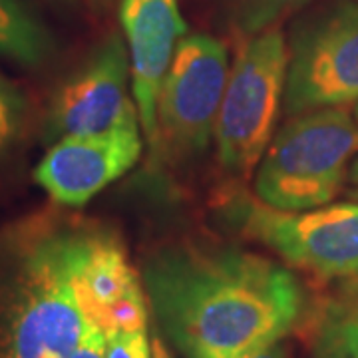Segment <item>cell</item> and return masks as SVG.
<instances>
[{
  "mask_svg": "<svg viewBox=\"0 0 358 358\" xmlns=\"http://www.w3.org/2000/svg\"><path fill=\"white\" fill-rule=\"evenodd\" d=\"M150 307L183 358H249L301 324L307 294L289 268L235 245L176 243L143 263Z\"/></svg>",
  "mask_w": 358,
  "mask_h": 358,
  "instance_id": "obj_1",
  "label": "cell"
},
{
  "mask_svg": "<svg viewBox=\"0 0 358 358\" xmlns=\"http://www.w3.org/2000/svg\"><path fill=\"white\" fill-rule=\"evenodd\" d=\"M108 227L42 209L0 229V358H68L90 322L76 275Z\"/></svg>",
  "mask_w": 358,
  "mask_h": 358,
  "instance_id": "obj_2",
  "label": "cell"
},
{
  "mask_svg": "<svg viewBox=\"0 0 358 358\" xmlns=\"http://www.w3.org/2000/svg\"><path fill=\"white\" fill-rule=\"evenodd\" d=\"M357 152L358 124L346 106L289 117L257 166L255 195L281 211L329 205Z\"/></svg>",
  "mask_w": 358,
  "mask_h": 358,
  "instance_id": "obj_3",
  "label": "cell"
},
{
  "mask_svg": "<svg viewBox=\"0 0 358 358\" xmlns=\"http://www.w3.org/2000/svg\"><path fill=\"white\" fill-rule=\"evenodd\" d=\"M287 68L289 48L281 26L243 38L235 54L213 138L219 164L237 178L255 171L275 136Z\"/></svg>",
  "mask_w": 358,
  "mask_h": 358,
  "instance_id": "obj_4",
  "label": "cell"
},
{
  "mask_svg": "<svg viewBox=\"0 0 358 358\" xmlns=\"http://www.w3.org/2000/svg\"><path fill=\"white\" fill-rule=\"evenodd\" d=\"M223 213L285 263L320 279L358 285V201L281 211L243 193L229 197Z\"/></svg>",
  "mask_w": 358,
  "mask_h": 358,
  "instance_id": "obj_5",
  "label": "cell"
},
{
  "mask_svg": "<svg viewBox=\"0 0 358 358\" xmlns=\"http://www.w3.org/2000/svg\"><path fill=\"white\" fill-rule=\"evenodd\" d=\"M287 117L358 103V0H336L289 30Z\"/></svg>",
  "mask_w": 358,
  "mask_h": 358,
  "instance_id": "obj_6",
  "label": "cell"
},
{
  "mask_svg": "<svg viewBox=\"0 0 358 358\" xmlns=\"http://www.w3.org/2000/svg\"><path fill=\"white\" fill-rule=\"evenodd\" d=\"M227 48L213 36L192 34L179 42L157 96V140L171 155L192 157L215 134L229 78Z\"/></svg>",
  "mask_w": 358,
  "mask_h": 358,
  "instance_id": "obj_7",
  "label": "cell"
},
{
  "mask_svg": "<svg viewBox=\"0 0 358 358\" xmlns=\"http://www.w3.org/2000/svg\"><path fill=\"white\" fill-rule=\"evenodd\" d=\"M141 150L140 114L131 106L112 128L54 141L34 169V181L56 205L80 209L126 176L138 164Z\"/></svg>",
  "mask_w": 358,
  "mask_h": 358,
  "instance_id": "obj_8",
  "label": "cell"
},
{
  "mask_svg": "<svg viewBox=\"0 0 358 358\" xmlns=\"http://www.w3.org/2000/svg\"><path fill=\"white\" fill-rule=\"evenodd\" d=\"M129 88L128 48L120 34H108L54 92L44 122L46 138L56 141L112 128L136 106Z\"/></svg>",
  "mask_w": 358,
  "mask_h": 358,
  "instance_id": "obj_9",
  "label": "cell"
},
{
  "mask_svg": "<svg viewBox=\"0 0 358 358\" xmlns=\"http://www.w3.org/2000/svg\"><path fill=\"white\" fill-rule=\"evenodd\" d=\"M120 24L128 42L131 96L141 131L155 145L157 96L187 24L178 0H120Z\"/></svg>",
  "mask_w": 358,
  "mask_h": 358,
  "instance_id": "obj_10",
  "label": "cell"
},
{
  "mask_svg": "<svg viewBox=\"0 0 358 358\" xmlns=\"http://www.w3.org/2000/svg\"><path fill=\"white\" fill-rule=\"evenodd\" d=\"M76 296L86 320L106 336L148 327L141 282L129 265L126 247L112 229H106L78 271Z\"/></svg>",
  "mask_w": 358,
  "mask_h": 358,
  "instance_id": "obj_11",
  "label": "cell"
},
{
  "mask_svg": "<svg viewBox=\"0 0 358 358\" xmlns=\"http://www.w3.org/2000/svg\"><path fill=\"white\" fill-rule=\"evenodd\" d=\"M54 54V38L24 0H0V56L38 68Z\"/></svg>",
  "mask_w": 358,
  "mask_h": 358,
  "instance_id": "obj_12",
  "label": "cell"
},
{
  "mask_svg": "<svg viewBox=\"0 0 358 358\" xmlns=\"http://www.w3.org/2000/svg\"><path fill=\"white\" fill-rule=\"evenodd\" d=\"M313 358H358V294L329 301L310 322Z\"/></svg>",
  "mask_w": 358,
  "mask_h": 358,
  "instance_id": "obj_13",
  "label": "cell"
},
{
  "mask_svg": "<svg viewBox=\"0 0 358 358\" xmlns=\"http://www.w3.org/2000/svg\"><path fill=\"white\" fill-rule=\"evenodd\" d=\"M313 0H225L229 26L243 38L279 26L287 16L305 8Z\"/></svg>",
  "mask_w": 358,
  "mask_h": 358,
  "instance_id": "obj_14",
  "label": "cell"
},
{
  "mask_svg": "<svg viewBox=\"0 0 358 358\" xmlns=\"http://www.w3.org/2000/svg\"><path fill=\"white\" fill-rule=\"evenodd\" d=\"M26 120V100L22 92L8 78L0 74V157L20 138Z\"/></svg>",
  "mask_w": 358,
  "mask_h": 358,
  "instance_id": "obj_15",
  "label": "cell"
},
{
  "mask_svg": "<svg viewBox=\"0 0 358 358\" xmlns=\"http://www.w3.org/2000/svg\"><path fill=\"white\" fill-rule=\"evenodd\" d=\"M106 358H154L145 331L106 336Z\"/></svg>",
  "mask_w": 358,
  "mask_h": 358,
  "instance_id": "obj_16",
  "label": "cell"
},
{
  "mask_svg": "<svg viewBox=\"0 0 358 358\" xmlns=\"http://www.w3.org/2000/svg\"><path fill=\"white\" fill-rule=\"evenodd\" d=\"M68 358H106V334L90 324L82 341Z\"/></svg>",
  "mask_w": 358,
  "mask_h": 358,
  "instance_id": "obj_17",
  "label": "cell"
},
{
  "mask_svg": "<svg viewBox=\"0 0 358 358\" xmlns=\"http://www.w3.org/2000/svg\"><path fill=\"white\" fill-rule=\"evenodd\" d=\"M249 358H287V350H285V346L281 343H273V345L253 352Z\"/></svg>",
  "mask_w": 358,
  "mask_h": 358,
  "instance_id": "obj_18",
  "label": "cell"
},
{
  "mask_svg": "<svg viewBox=\"0 0 358 358\" xmlns=\"http://www.w3.org/2000/svg\"><path fill=\"white\" fill-rule=\"evenodd\" d=\"M90 10H94L96 14H103L108 13L112 6H114L115 0H82Z\"/></svg>",
  "mask_w": 358,
  "mask_h": 358,
  "instance_id": "obj_19",
  "label": "cell"
},
{
  "mask_svg": "<svg viewBox=\"0 0 358 358\" xmlns=\"http://www.w3.org/2000/svg\"><path fill=\"white\" fill-rule=\"evenodd\" d=\"M152 355H154V358H176L159 336H155L152 341Z\"/></svg>",
  "mask_w": 358,
  "mask_h": 358,
  "instance_id": "obj_20",
  "label": "cell"
},
{
  "mask_svg": "<svg viewBox=\"0 0 358 358\" xmlns=\"http://www.w3.org/2000/svg\"><path fill=\"white\" fill-rule=\"evenodd\" d=\"M348 181L358 187V155L350 162V167H348Z\"/></svg>",
  "mask_w": 358,
  "mask_h": 358,
  "instance_id": "obj_21",
  "label": "cell"
},
{
  "mask_svg": "<svg viewBox=\"0 0 358 358\" xmlns=\"http://www.w3.org/2000/svg\"><path fill=\"white\" fill-rule=\"evenodd\" d=\"M46 2L58 4V6H64V8H74V6H78L80 0H46Z\"/></svg>",
  "mask_w": 358,
  "mask_h": 358,
  "instance_id": "obj_22",
  "label": "cell"
},
{
  "mask_svg": "<svg viewBox=\"0 0 358 358\" xmlns=\"http://www.w3.org/2000/svg\"><path fill=\"white\" fill-rule=\"evenodd\" d=\"M348 197H350L352 201H358V187H357V189H355V192L348 193Z\"/></svg>",
  "mask_w": 358,
  "mask_h": 358,
  "instance_id": "obj_23",
  "label": "cell"
},
{
  "mask_svg": "<svg viewBox=\"0 0 358 358\" xmlns=\"http://www.w3.org/2000/svg\"><path fill=\"white\" fill-rule=\"evenodd\" d=\"M355 120H357V124H358V103L355 106Z\"/></svg>",
  "mask_w": 358,
  "mask_h": 358,
  "instance_id": "obj_24",
  "label": "cell"
}]
</instances>
